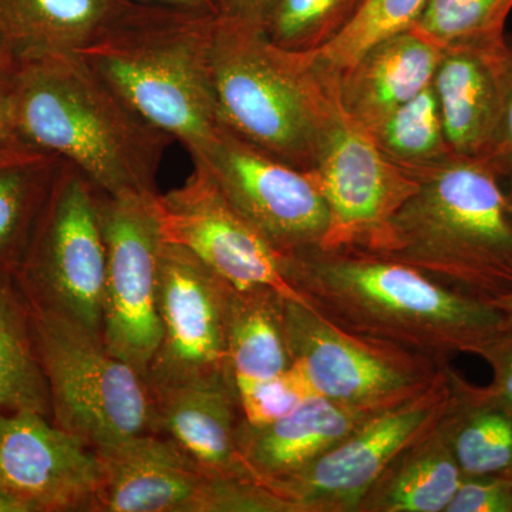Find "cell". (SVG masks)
<instances>
[{"label": "cell", "instance_id": "obj_1", "mask_svg": "<svg viewBox=\"0 0 512 512\" xmlns=\"http://www.w3.org/2000/svg\"><path fill=\"white\" fill-rule=\"evenodd\" d=\"M282 271L306 305L336 328L437 362L477 356L504 332L493 303L370 252L309 249L284 256Z\"/></svg>", "mask_w": 512, "mask_h": 512}, {"label": "cell", "instance_id": "obj_2", "mask_svg": "<svg viewBox=\"0 0 512 512\" xmlns=\"http://www.w3.org/2000/svg\"><path fill=\"white\" fill-rule=\"evenodd\" d=\"M12 89L25 143L74 165L104 194H158V173L174 138L144 119L82 57L20 62Z\"/></svg>", "mask_w": 512, "mask_h": 512}, {"label": "cell", "instance_id": "obj_3", "mask_svg": "<svg viewBox=\"0 0 512 512\" xmlns=\"http://www.w3.org/2000/svg\"><path fill=\"white\" fill-rule=\"evenodd\" d=\"M414 175L419 190L370 254L485 302L512 291V215L497 171L480 158L451 156Z\"/></svg>", "mask_w": 512, "mask_h": 512}, {"label": "cell", "instance_id": "obj_4", "mask_svg": "<svg viewBox=\"0 0 512 512\" xmlns=\"http://www.w3.org/2000/svg\"><path fill=\"white\" fill-rule=\"evenodd\" d=\"M217 16L131 5L77 55L188 153L220 131L212 39Z\"/></svg>", "mask_w": 512, "mask_h": 512}, {"label": "cell", "instance_id": "obj_5", "mask_svg": "<svg viewBox=\"0 0 512 512\" xmlns=\"http://www.w3.org/2000/svg\"><path fill=\"white\" fill-rule=\"evenodd\" d=\"M212 77L220 126L301 170H313L339 109L335 79L261 29L217 18Z\"/></svg>", "mask_w": 512, "mask_h": 512}, {"label": "cell", "instance_id": "obj_6", "mask_svg": "<svg viewBox=\"0 0 512 512\" xmlns=\"http://www.w3.org/2000/svg\"><path fill=\"white\" fill-rule=\"evenodd\" d=\"M29 308L56 426L94 450L158 433L146 379L114 356L100 333L56 313Z\"/></svg>", "mask_w": 512, "mask_h": 512}, {"label": "cell", "instance_id": "obj_7", "mask_svg": "<svg viewBox=\"0 0 512 512\" xmlns=\"http://www.w3.org/2000/svg\"><path fill=\"white\" fill-rule=\"evenodd\" d=\"M30 306L101 335L106 244L99 190L63 161L18 268Z\"/></svg>", "mask_w": 512, "mask_h": 512}, {"label": "cell", "instance_id": "obj_8", "mask_svg": "<svg viewBox=\"0 0 512 512\" xmlns=\"http://www.w3.org/2000/svg\"><path fill=\"white\" fill-rule=\"evenodd\" d=\"M93 512H298L255 477L202 466L177 441L146 433L96 448Z\"/></svg>", "mask_w": 512, "mask_h": 512}, {"label": "cell", "instance_id": "obj_9", "mask_svg": "<svg viewBox=\"0 0 512 512\" xmlns=\"http://www.w3.org/2000/svg\"><path fill=\"white\" fill-rule=\"evenodd\" d=\"M284 318L292 366L313 394L346 406L389 409L426 390L448 363L357 338L289 299Z\"/></svg>", "mask_w": 512, "mask_h": 512}, {"label": "cell", "instance_id": "obj_10", "mask_svg": "<svg viewBox=\"0 0 512 512\" xmlns=\"http://www.w3.org/2000/svg\"><path fill=\"white\" fill-rule=\"evenodd\" d=\"M157 195L116 197L99 191L106 244L101 338L144 379L161 340L157 288L164 237Z\"/></svg>", "mask_w": 512, "mask_h": 512}, {"label": "cell", "instance_id": "obj_11", "mask_svg": "<svg viewBox=\"0 0 512 512\" xmlns=\"http://www.w3.org/2000/svg\"><path fill=\"white\" fill-rule=\"evenodd\" d=\"M451 372L447 363L426 390L376 413L272 490L291 500L299 512H356L394 458L443 419L453 397Z\"/></svg>", "mask_w": 512, "mask_h": 512}, {"label": "cell", "instance_id": "obj_12", "mask_svg": "<svg viewBox=\"0 0 512 512\" xmlns=\"http://www.w3.org/2000/svg\"><path fill=\"white\" fill-rule=\"evenodd\" d=\"M225 198L282 256L319 248L329 225L312 170H301L220 128L190 153Z\"/></svg>", "mask_w": 512, "mask_h": 512}, {"label": "cell", "instance_id": "obj_13", "mask_svg": "<svg viewBox=\"0 0 512 512\" xmlns=\"http://www.w3.org/2000/svg\"><path fill=\"white\" fill-rule=\"evenodd\" d=\"M312 171L329 212L319 247L325 251L376 252L397 212L419 190L416 175L384 156L340 104Z\"/></svg>", "mask_w": 512, "mask_h": 512}, {"label": "cell", "instance_id": "obj_14", "mask_svg": "<svg viewBox=\"0 0 512 512\" xmlns=\"http://www.w3.org/2000/svg\"><path fill=\"white\" fill-rule=\"evenodd\" d=\"M229 282L181 245L164 239L158 269L160 345L148 387L231 379L225 342Z\"/></svg>", "mask_w": 512, "mask_h": 512}, {"label": "cell", "instance_id": "obj_15", "mask_svg": "<svg viewBox=\"0 0 512 512\" xmlns=\"http://www.w3.org/2000/svg\"><path fill=\"white\" fill-rule=\"evenodd\" d=\"M161 232L234 286H269L289 301L302 296L286 281L284 256L222 195L210 175L194 165L181 187L156 198ZM308 306V305H306Z\"/></svg>", "mask_w": 512, "mask_h": 512}, {"label": "cell", "instance_id": "obj_16", "mask_svg": "<svg viewBox=\"0 0 512 512\" xmlns=\"http://www.w3.org/2000/svg\"><path fill=\"white\" fill-rule=\"evenodd\" d=\"M99 458L39 413H0V491L29 512H93Z\"/></svg>", "mask_w": 512, "mask_h": 512}, {"label": "cell", "instance_id": "obj_17", "mask_svg": "<svg viewBox=\"0 0 512 512\" xmlns=\"http://www.w3.org/2000/svg\"><path fill=\"white\" fill-rule=\"evenodd\" d=\"M511 52L507 40L443 50L433 86L454 156L485 160L490 154L503 114Z\"/></svg>", "mask_w": 512, "mask_h": 512}, {"label": "cell", "instance_id": "obj_18", "mask_svg": "<svg viewBox=\"0 0 512 512\" xmlns=\"http://www.w3.org/2000/svg\"><path fill=\"white\" fill-rule=\"evenodd\" d=\"M379 412L382 410L346 406L313 394L292 413L271 423L255 426L241 419L239 454L251 473L272 488L311 466Z\"/></svg>", "mask_w": 512, "mask_h": 512}, {"label": "cell", "instance_id": "obj_19", "mask_svg": "<svg viewBox=\"0 0 512 512\" xmlns=\"http://www.w3.org/2000/svg\"><path fill=\"white\" fill-rule=\"evenodd\" d=\"M441 55L413 28L387 37L333 77L340 107L367 131L375 130L433 83Z\"/></svg>", "mask_w": 512, "mask_h": 512}, {"label": "cell", "instance_id": "obj_20", "mask_svg": "<svg viewBox=\"0 0 512 512\" xmlns=\"http://www.w3.org/2000/svg\"><path fill=\"white\" fill-rule=\"evenodd\" d=\"M150 392L158 433L177 441L212 471L255 477L238 450L237 430L242 414L231 379L150 387Z\"/></svg>", "mask_w": 512, "mask_h": 512}, {"label": "cell", "instance_id": "obj_21", "mask_svg": "<svg viewBox=\"0 0 512 512\" xmlns=\"http://www.w3.org/2000/svg\"><path fill=\"white\" fill-rule=\"evenodd\" d=\"M131 5L127 0H0V33L20 62L77 55Z\"/></svg>", "mask_w": 512, "mask_h": 512}, {"label": "cell", "instance_id": "obj_22", "mask_svg": "<svg viewBox=\"0 0 512 512\" xmlns=\"http://www.w3.org/2000/svg\"><path fill=\"white\" fill-rule=\"evenodd\" d=\"M285 301L269 286L229 284L225 301L228 370L235 390L264 382L291 367Z\"/></svg>", "mask_w": 512, "mask_h": 512}, {"label": "cell", "instance_id": "obj_23", "mask_svg": "<svg viewBox=\"0 0 512 512\" xmlns=\"http://www.w3.org/2000/svg\"><path fill=\"white\" fill-rule=\"evenodd\" d=\"M440 423L394 458L356 512H446L463 474Z\"/></svg>", "mask_w": 512, "mask_h": 512}, {"label": "cell", "instance_id": "obj_24", "mask_svg": "<svg viewBox=\"0 0 512 512\" xmlns=\"http://www.w3.org/2000/svg\"><path fill=\"white\" fill-rule=\"evenodd\" d=\"M453 397L440 426L463 476L512 477V409L488 386L453 369Z\"/></svg>", "mask_w": 512, "mask_h": 512}, {"label": "cell", "instance_id": "obj_25", "mask_svg": "<svg viewBox=\"0 0 512 512\" xmlns=\"http://www.w3.org/2000/svg\"><path fill=\"white\" fill-rule=\"evenodd\" d=\"M13 412L39 413L52 419L28 299L15 271L0 265V413Z\"/></svg>", "mask_w": 512, "mask_h": 512}, {"label": "cell", "instance_id": "obj_26", "mask_svg": "<svg viewBox=\"0 0 512 512\" xmlns=\"http://www.w3.org/2000/svg\"><path fill=\"white\" fill-rule=\"evenodd\" d=\"M62 163L25 141L0 148V265L18 268Z\"/></svg>", "mask_w": 512, "mask_h": 512}, {"label": "cell", "instance_id": "obj_27", "mask_svg": "<svg viewBox=\"0 0 512 512\" xmlns=\"http://www.w3.org/2000/svg\"><path fill=\"white\" fill-rule=\"evenodd\" d=\"M369 133L384 156L412 174L429 170L454 156L444 136L433 83Z\"/></svg>", "mask_w": 512, "mask_h": 512}, {"label": "cell", "instance_id": "obj_28", "mask_svg": "<svg viewBox=\"0 0 512 512\" xmlns=\"http://www.w3.org/2000/svg\"><path fill=\"white\" fill-rule=\"evenodd\" d=\"M365 0H271L261 22L269 42L293 53L318 52L355 19Z\"/></svg>", "mask_w": 512, "mask_h": 512}, {"label": "cell", "instance_id": "obj_29", "mask_svg": "<svg viewBox=\"0 0 512 512\" xmlns=\"http://www.w3.org/2000/svg\"><path fill=\"white\" fill-rule=\"evenodd\" d=\"M512 0H427L413 29L441 50L505 40Z\"/></svg>", "mask_w": 512, "mask_h": 512}, {"label": "cell", "instance_id": "obj_30", "mask_svg": "<svg viewBox=\"0 0 512 512\" xmlns=\"http://www.w3.org/2000/svg\"><path fill=\"white\" fill-rule=\"evenodd\" d=\"M427 0H365L348 28L332 42L305 53L320 72L336 77L387 37L412 29Z\"/></svg>", "mask_w": 512, "mask_h": 512}, {"label": "cell", "instance_id": "obj_31", "mask_svg": "<svg viewBox=\"0 0 512 512\" xmlns=\"http://www.w3.org/2000/svg\"><path fill=\"white\" fill-rule=\"evenodd\" d=\"M237 396L242 419L261 426L292 413L313 393L301 372L291 365L281 375L238 390Z\"/></svg>", "mask_w": 512, "mask_h": 512}, {"label": "cell", "instance_id": "obj_32", "mask_svg": "<svg viewBox=\"0 0 512 512\" xmlns=\"http://www.w3.org/2000/svg\"><path fill=\"white\" fill-rule=\"evenodd\" d=\"M446 512H512V477L463 476Z\"/></svg>", "mask_w": 512, "mask_h": 512}, {"label": "cell", "instance_id": "obj_33", "mask_svg": "<svg viewBox=\"0 0 512 512\" xmlns=\"http://www.w3.org/2000/svg\"><path fill=\"white\" fill-rule=\"evenodd\" d=\"M477 356L493 370L488 389L512 409V330H504L480 350Z\"/></svg>", "mask_w": 512, "mask_h": 512}, {"label": "cell", "instance_id": "obj_34", "mask_svg": "<svg viewBox=\"0 0 512 512\" xmlns=\"http://www.w3.org/2000/svg\"><path fill=\"white\" fill-rule=\"evenodd\" d=\"M485 161H488V164L497 171L501 180L512 177V52L508 60L507 77H505L503 114H501L493 148Z\"/></svg>", "mask_w": 512, "mask_h": 512}, {"label": "cell", "instance_id": "obj_35", "mask_svg": "<svg viewBox=\"0 0 512 512\" xmlns=\"http://www.w3.org/2000/svg\"><path fill=\"white\" fill-rule=\"evenodd\" d=\"M214 2L217 6L218 19L259 29L271 0H214Z\"/></svg>", "mask_w": 512, "mask_h": 512}, {"label": "cell", "instance_id": "obj_36", "mask_svg": "<svg viewBox=\"0 0 512 512\" xmlns=\"http://www.w3.org/2000/svg\"><path fill=\"white\" fill-rule=\"evenodd\" d=\"M12 83L0 86V148L20 143Z\"/></svg>", "mask_w": 512, "mask_h": 512}, {"label": "cell", "instance_id": "obj_37", "mask_svg": "<svg viewBox=\"0 0 512 512\" xmlns=\"http://www.w3.org/2000/svg\"><path fill=\"white\" fill-rule=\"evenodd\" d=\"M127 2L140 6H153V8L201 13V15L217 16L218 18L214 0H127Z\"/></svg>", "mask_w": 512, "mask_h": 512}, {"label": "cell", "instance_id": "obj_38", "mask_svg": "<svg viewBox=\"0 0 512 512\" xmlns=\"http://www.w3.org/2000/svg\"><path fill=\"white\" fill-rule=\"evenodd\" d=\"M20 60L13 52L12 47L0 33V86H6L15 79L18 73Z\"/></svg>", "mask_w": 512, "mask_h": 512}, {"label": "cell", "instance_id": "obj_39", "mask_svg": "<svg viewBox=\"0 0 512 512\" xmlns=\"http://www.w3.org/2000/svg\"><path fill=\"white\" fill-rule=\"evenodd\" d=\"M501 312L504 320V330H512V291L491 302Z\"/></svg>", "mask_w": 512, "mask_h": 512}, {"label": "cell", "instance_id": "obj_40", "mask_svg": "<svg viewBox=\"0 0 512 512\" xmlns=\"http://www.w3.org/2000/svg\"><path fill=\"white\" fill-rule=\"evenodd\" d=\"M0 512H29L25 504L0 491Z\"/></svg>", "mask_w": 512, "mask_h": 512}, {"label": "cell", "instance_id": "obj_41", "mask_svg": "<svg viewBox=\"0 0 512 512\" xmlns=\"http://www.w3.org/2000/svg\"><path fill=\"white\" fill-rule=\"evenodd\" d=\"M507 181L508 187L504 188L505 200H507L508 211H510V214L512 215V177L507 178Z\"/></svg>", "mask_w": 512, "mask_h": 512}]
</instances>
